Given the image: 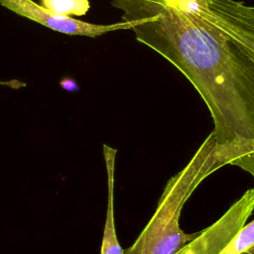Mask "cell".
Masks as SVG:
<instances>
[{"label":"cell","mask_w":254,"mask_h":254,"mask_svg":"<svg viewBox=\"0 0 254 254\" xmlns=\"http://www.w3.org/2000/svg\"><path fill=\"white\" fill-rule=\"evenodd\" d=\"M138 42L173 64L205 102L217 155L254 179V61L173 0H111Z\"/></svg>","instance_id":"cell-1"},{"label":"cell","mask_w":254,"mask_h":254,"mask_svg":"<svg viewBox=\"0 0 254 254\" xmlns=\"http://www.w3.org/2000/svg\"><path fill=\"white\" fill-rule=\"evenodd\" d=\"M223 166L212 131L186 167L168 181L154 214L124 254H175L195 238L199 231L188 234L180 227L183 206L197 186Z\"/></svg>","instance_id":"cell-2"},{"label":"cell","mask_w":254,"mask_h":254,"mask_svg":"<svg viewBox=\"0 0 254 254\" xmlns=\"http://www.w3.org/2000/svg\"><path fill=\"white\" fill-rule=\"evenodd\" d=\"M254 61V7L234 0H173Z\"/></svg>","instance_id":"cell-3"},{"label":"cell","mask_w":254,"mask_h":254,"mask_svg":"<svg viewBox=\"0 0 254 254\" xmlns=\"http://www.w3.org/2000/svg\"><path fill=\"white\" fill-rule=\"evenodd\" d=\"M254 209V188L247 190L213 224L175 254H219L245 225Z\"/></svg>","instance_id":"cell-4"},{"label":"cell","mask_w":254,"mask_h":254,"mask_svg":"<svg viewBox=\"0 0 254 254\" xmlns=\"http://www.w3.org/2000/svg\"><path fill=\"white\" fill-rule=\"evenodd\" d=\"M0 5L19 16L28 18L54 31L73 36L78 35L95 38L117 30H132L139 22L138 19H135L110 25L91 24L71 17L54 14L33 0H0Z\"/></svg>","instance_id":"cell-5"},{"label":"cell","mask_w":254,"mask_h":254,"mask_svg":"<svg viewBox=\"0 0 254 254\" xmlns=\"http://www.w3.org/2000/svg\"><path fill=\"white\" fill-rule=\"evenodd\" d=\"M117 150L104 144L103 157L107 173V210L100 254H124L116 235L114 221V174Z\"/></svg>","instance_id":"cell-6"},{"label":"cell","mask_w":254,"mask_h":254,"mask_svg":"<svg viewBox=\"0 0 254 254\" xmlns=\"http://www.w3.org/2000/svg\"><path fill=\"white\" fill-rule=\"evenodd\" d=\"M41 6L60 16H83L89 8L88 0H41Z\"/></svg>","instance_id":"cell-7"},{"label":"cell","mask_w":254,"mask_h":254,"mask_svg":"<svg viewBox=\"0 0 254 254\" xmlns=\"http://www.w3.org/2000/svg\"><path fill=\"white\" fill-rule=\"evenodd\" d=\"M254 245V220L245 224L219 254H245Z\"/></svg>","instance_id":"cell-8"},{"label":"cell","mask_w":254,"mask_h":254,"mask_svg":"<svg viewBox=\"0 0 254 254\" xmlns=\"http://www.w3.org/2000/svg\"><path fill=\"white\" fill-rule=\"evenodd\" d=\"M60 85L63 89L69 91V92H75L79 90V85L76 83V81L71 77H64L60 81Z\"/></svg>","instance_id":"cell-9"},{"label":"cell","mask_w":254,"mask_h":254,"mask_svg":"<svg viewBox=\"0 0 254 254\" xmlns=\"http://www.w3.org/2000/svg\"><path fill=\"white\" fill-rule=\"evenodd\" d=\"M245 254H254V245H252L248 250H246Z\"/></svg>","instance_id":"cell-10"},{"label":"cell","mask_w":254,"mask_h":254,"mask_svg":"<svg viewBox=\"0 0 254 254\" xmlns=\"http://www.w3.org/2000/svg\"><path fill=\"white\" fill-rule=\"evenodd\" d=\"M0 83H1V84H5V82H0Z\"/></svg>","instance_id":"cell-11"}]
</instances>
